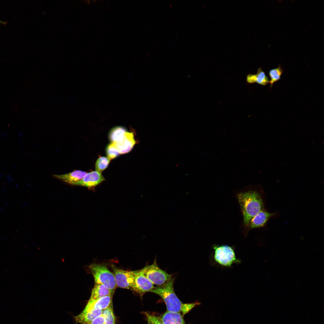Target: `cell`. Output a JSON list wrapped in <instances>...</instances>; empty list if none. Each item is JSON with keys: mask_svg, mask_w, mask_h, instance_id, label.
I'll return each mask as SVG.
<instances>
[{"mask_svg": "<svg viewBox=\"0 0 324 324\" xmlns=\"http://www.w3.org/2000/svg\"><path fill=\"white\" fill-rule=\"evenodd\" d=\"M174 278L172 277L163 285L154 286L150 292L160 296L165 302L167 311L179 313L185 315L200 303H182L175 293L174 289Z\"/></svg>", "mask_w": 324, "mask_h": 324, "instance_id": "1", "label": "cell"}, {"mask_svg": "<svg viewBox=\"0 0 324 324\" xmlns=\"http://www.w3.org/2000/svg\"><path fill=\"white\" fill-rule=\"evenodd\" d=\"M243 217L244 225L248 226L251 219L260 211L263 209L262 198L256 191L250 190L237 194Z\"/></svg>", "mask_w": 324, "mask_h": 324, "instance_id": "2", "label": "cell"}, {"mask_svg": "<svg viewBox=\"0 0 324 324\" xmlns=\"http://www.w3.org/2000/svg\"><path fill=\"white\" fill-rule=\"evenodd\" d=\"M212 256L213 263L223 268H229L235 264L240 263L241 261L236 255L233 247L226 245H214Z\"/></svg>", "mask_w": 324, "mask_h": 324, "instance_id": "3", "label": "cell"}, {"mask_svg": "<svg viewBox=\"0 0 324 324\" xmlns=\"http://www.w3.org/2000/svg\"><path fill=\"white\" fill-rule=\"evenodd\" d=\"M89 268L94 278L95 284H102L107 287L112 297L116 288L113 273L103 264L93 263L89 266Z\"/></svg>", "mask_w": 324, "mask_h": 324, "instance_id": "4", "label": "cell"}, {"mask_svg": "<svg viewBox=\"0 0 324 324\" xmlns=\"http://www.w3.org/2000/svg\"><path fill=\"white\" fill-rule=\"evenodd\" d=\"M140 270L153 284L157 286L164 285L172 278L171 274H168L158 266L156 259L152 264L147 265Z\"/></svg>", "mask_w": 324, "mask_h": 324, "instance_id": "5", "label": "cell"}, {"mask_svg": "<svg viewBox=\"0 0 324 324\" xmlns=\"http://www.w3.org/2000/svg\"><path fill=\"white\" fill-rule=\"evenodd\" d=\"M133 271L134 280L131 290L142 297L146 292H150L154 286L150 280L141 273L140 270Z\"/></svg>", "mask_w": 324, "mask_h": 324, "instance_id": "6", "label": "cell"}, {"mask_svg": "<svg viewBox=\"0 0 324 324\" xmlns=\"http://www.w3.org/2000/svg\"><path fill=\"white\" fill-rule=\"evenodd\" d=\"M116 287L131 290L134 280L133 271H128L112 266Z\"/></svg>", "mask_w": 324, "mask_h": 324, "instance_id": "7", "label": "cell"}, {"mask_svg": "<svg viewBox=\"0 0 324 324\" xmlns=\"http://www.w3.org/2000/svg\"><path fill=\"white\" fill-rule=\"evenodd\" d=\"M104 180L101 173L93 171L87 173L81 179L72 185L91 188L97 186Z\"/></svg>", "mask_w": 324, "mask_h": 324, "instance_id": "8", "label": "cell"}, {"mask_svg": "<svg viewBox=\"0 0 324 324\" xmlns=\"http://www.w3.org/2000/svg\"><path fill=\"white\" fill-rule=\"evenodd\" d=\"M136 143L133 133L126 132L121 140L113 143L120 154H124L130 151Z\"/></svg>", "mask_w": 324, "mask_h": 324, "instance_id": "9", "label": "cell"}, {"mask_svg": "<svg viewBox=\"0 0 324 324\" xmlns=\"http://www.w3.org/2000/svg\"><path fill=\"white\" fill-rule=\"evenodd\" d=\"M112 297L110 295L103 297L96 300L88 301L83 311L92 310H103L108 308L112 303Z\"/></svg>", "mask_w": 324, "mask_h": 324, "instance_id": "10", "label": "cell"}, {"mask_svg": "<svg viewBox=\"0 0 324 324\" xmlns=\"http://www.w3.org/2000/svg\"><path fill=\"white\" fill-rule=\"evenodd\" d=\"M262 209L256 214L250 220L248 225V230L263 226L268 220L274 215Z\"/></svg>", "mask_w": 324, "mask_h": 324, "instance_id": "11", "label": "cell"}, {"mask_svg": "<svg viewBox=\"0 0 324 324\" xmlns=\"http://www.w3.org/2000/svg\"><path fill=\"white\" fill-rule=\"evenodd\" d=\"M87 173L80 170L62 175H53L55 178L62 181L73 185L74 183L81 179Z\"/></svg>", "mask_w": 324, "mask_h": 324, "instance_id": "12", "label": "cell"}, {"mask_svg": "<svg viewBox=\"0 0 324 324\" xmlns=\"http://www.w3.org/2000/svg\"><path fill=\"white\" fill-rule=\"evenodd\" d=\"M102 311L103 310H99L82 311L75 317L76 322L82 324H90L95 318L102 314Z\"/></svg>", "mask_w": 324, "mask_h": 324, "instance_id": "13", "label": "cell"}, {"mask_svg": "<svg viewBox=\"0 0 324 324\" xmlns=\"http://www.w3.org/2000/svg\"><path fill=\"white\" fill-rule=\"evenodd\" d=\"M269 81L265 72L261 68L258 69L256 74H249L246 77V81L249 84L257 83L261 85L265 86L269 83Z\"/></svg>", "mask_w": 324, "mask_h": 324, "instance_id": "14", "label": "cell"}, {"mask_svg": "<svg viewBox=\"0 0 324 324\" xmlns=\"http://www.w3.org/2000/svg\"><path fill=\"white\" fill-rule=\"evenodd\" d=\"M161 318L164 324H185L183 316L179 313L166 311Z\"/></svg>", "mask_w": 324, "mask_h": 324, "instance_id": "15", "label": "cell"}, {"mask_svg": "<svg viewBox=\"0 0 324 324\" xmlns=\"http://www.w3.org/2000/svg\"><path fill=\"white\" fill-rule=\"evenodd\" d=\"M108 295L111 296L110 291L107 287L102 284H95L88 301H94Z\"/></svg>", "mask_w": 324, "mask_h": 324, "instance_id": "16", "label": "cell"}, {"mask_svg": "<svg viewBox=\"0 0 324 324\" xmlns=\"http://www.w3.org/2000/svg\"><path fill=\"white\" fill-rule=\"evenodd\" d=\"M126 132L124 128L117 126L113 128L111 130L109 135V138L112 143L117 142L121 140Z\"/></svg>", "mask_w": 324, "mask_h": 324, "instance_id": "17", "label": "cell"}, {"mask_svg": "<svg viewBox=\"0 0 324 324\" xmlns=\"http://www.w3.org/2000/svg\"><path fill=\"white\" fill-rule=\"evenodd\" d=\"M283 72L284 69L280 65H279L277 68L272 69L269 71L268 74L270 79L269 83L271 88L274 83L280 79Z\"/></svg>", "mask_w": 324, "mask_h": 324, "instance_id": "18", "label": "cell"}, {"mask_svg": "<svg viewBox=\"0 0 324 324\" xmlns=\"http://www.w3.org/2000/svg\"><path fill=\"white\" fill-rule=\"evenodd\" d=\"M105 318L104 324H116L115 318L113 312L112 303L107 308L103 310L102 314Z\"/></svg>", "mask_w": 324, "mask_h": 324, "instance_id": "19", "label": "cell"}, {"mask_svg": "<svg viewBox=\"0 0 324 324\" xmlns=\"http://www.w3.org/2000/svg\"><path fill=\"white\" fill-rule=\"evenodd\" d=\"M110 160L107 157H100L97 160L95 164L96 171L101 173L108 166Z\"/></svg>", "mask_w": 324, "mask_h": 324, "instance_id": "20", "label": "cell"}, {"mask_svg": "<svg viewBox=\"0 0 324 324\" xmlns=\"http://www.w3.org/2000/svg\"><path fill=\"white\" fill-rule=\"evenodd\" d=\"M142 314L146 316L148 324H164L160 317L148 312H143Z\"/></svg>", "mask_w": 324, "mask_h": 324, "instance_id": "21", "label": "cell"}, {"mask_svg": "<svg viewBox=\"0 0 324 324\" xmlns=\"http://www.w3.org/2000/svg\"><path fill=\"white\" fill-rule=\"evenodd\" d=\"M106 151L107 158L110 160L115 158L120 154L114 143L112 142L107 146Z\"/></svg>", "mask_w": 324, "mask_h": 324, "instance_id": "22", "label": "cell"}, {"mask_svg": "<svg viewBox=\"0 0 324 324\" xmlns=\"http://www.w3.org/2000/svg\"><path fill=\"white\" fill-rule=\"evenodd\" d=\"M105 318L102 314L93 320L90 324H104Z\"/></svg>", "mask_w": 324, "mask_h": 324, "instance_id": "23", "label": "cell"}, {"mask_svg": "<svg viewBox=\"0 0 324 324\" xmlns=\"http://www.w3.org/2000/svg\"><path fill=\"white\" fill-rule=\"evenodd\" d=\"M0 23H1L2 24H5V22H3L2 21H1V20H0Z\"/></svg>", "mask_w": 324, "mask_h": 324, "instance_id": "24", "label": "cell"}]
</instances>
